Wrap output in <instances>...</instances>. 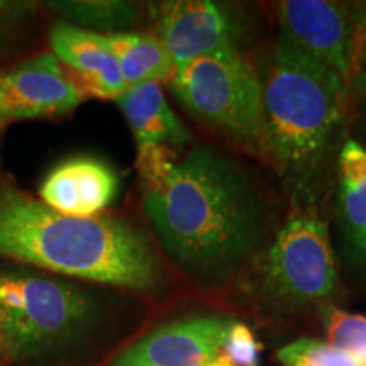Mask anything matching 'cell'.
<instances>
[{"mask_svg": "<svg viewBox=\"0 0 366 366\" xmlns=\"http://www.w3.org/2000/svg\"><path fill=\"white\" fill-rule=\"evenodd\" d=\"M234 320L200 315L154 329L114 361V366H207L222 355Z\"/></svg>", "mask_w": 366, "mask_h": 366, "instance_id": "obj_9", "label": "cell"}, {"mask_svg": "<svg viewBox=\"0 0 366 366\" xmlns=\"http://www.w3.org/2000/svg\"><path fill=\"white\" fill-rule=\"evenodd\" d=\"M178 162H180V158L170 146H137L136 168L139 173L141 183H143V190L153 189V187L162 185L164 180H168Z\"/></svg>", "mask_w": 366, "mask_h": 366, "instance_id": "obj_19", "label": "cell"}, {"mask_svg": "<svg viewBox=\"0 0 366 366\" xmlns=\"http://www.w3.org/2000/svg\"><path fill=\"white\" fill-rule=\"evenodd\" d=\"M46 7L56 12L61 22L105 36L129 33L136 26V11L121 0H56Z\"/></svg>", "mask_w": 366, "mask_h": 366, "instance_id": "obj_16", "label": "cell"}, {"mask_svg": "<svg viewBox=\"0 0 366 366\" xmlns=\"http://www.w3.org/2000/svg\"><path fill=\"white\" fill-rule=\"evenodd\" d=\"M340 214L355 254L366 264V148L350 139L340 162Z\"/></svg>", "mask_w": 366, "mask_h": 366, "instance_id": "obj_14", "label": "cell"}, {"mask_svg": "<svg viewBox=\"0 0 366 366\" xmlns=\"http://www.w3.org/2000/svg\"><path fill=\"white\" fill-rule=\"evenodd\" d=\"M137 146L187 144L190 132L178 121L159 84L129 86L116 99Z\"/></svg>", "mask_w": 366, "mask_h": 366, "instance_id": "obj_13", "label": "cell"}, {"mask_svg": "<svg viewBox=\"0 0 366 366\" xmlns=\"http://www.w3.org/2000/svg\"><path fill=\"white\" fill-rule=\"evenodd\" d=\"M4 363H6V358H4L2 350H0V366H4Z\"/></svg>", "mask_w": 366, "mask_h": 366, "instance_id": "obj_23", "label": "cell"}, {"mask_svg": "<svg viewBox=\"0 0 366 366\" xmlns=\"http://www.w3.org/2000/svg\"><path fill=\"white\" fill-rule=\"evenodd\" d=\"M116 54L126 89L141 84H162L175 73L170 54L157 36L121 33L107 36Z\"/></svg>", "mask_w": 366, "mask_h": 366, "instance_id": "obj_15", "label": "cell"}, {"mask_svg": "<svg viewBox=\"0 0 366 366\" xmlns=\"http://www.w3.org/2000/svg\"><path fill=\"white\" fill-rule=\"evenodd\" d=\"M262 274L269 294L290 304L332 295L337 269L326 224L315 216L292 219L264 256Z\"/></svg>", "mask_w": 366, "mask_h": 366, "instance_id": "obj_6", "label": "cell"}, {"mask_svg": "<svg viewBox=\"0 0 366 366\" xmlns=\"http://www.w3.org/2000/svg\"><path fill=\"white\" fill-rule=\"evenodd\" d=\"M0 258L131 290H149L159 280L157 254L129 222L65 216L6 183L0 185Z\"/></svg>", "mask_w": 366, "mask_h": 366, "instance_id": "obj_2", "label": "cell"}, {"mask_svg": "<svg viewBox=\"0 0 366 366\" xmlns=\"http://www.w3.org/2000/svg\"><path fill=\"white\" fill-rule=\"evenodd\" d=\"M117 177L107 163L79 157L59 163L39 187L41 202L65 216L94 217L114 202Z\"/></svg>", "mask_w": 366, "mask_h": 366, "instance_id": "obj_11", "label": "cell"}, {"mask_svg": "<svg viewBox=\"0 0 366 366\" xmlns=\"http://www.w3.org/2000/svg\"><path fill=\"white\" fill-rule=\"evenodd\" d=\"M85 99L53 53H41L0 73V122L65 116Z\"/></svg>", "mask_w": 366, "mask_h": 366, "instance_id": "obj_7", "label": "cell"}, {"mask_svg": "<svg viewBox=\"0 0 366 366\" xmlns=\"http://www.w3.org/2000/svg\"><path fill=\"white\" fill-rule=\"evenodd\" d=\"M282 38L347 80L356 54V22L324 0H287L278 7Z\"/></svg>", "mask_w": 366, "mask_h": 366, "instance_id": "obj_8", "label": "cell"}, {"mask_svg": "<svg viewBox=\"0 0 366 366\" xmlns=\"http://www.w3.org/2000/svg\"><path fill=\"white\" fill-rule=\"evenodd\" d=\"M327 345L353 355L356 360L366 351V317L345 310L327 307L324 310Z\"/></svg>", "mask_w": 366, "mask_h": 366, "instance_id": "obj_18", "label": "cell"}, {"mask_svg": "<svg viewBox=\"0 0 366 366\" xmlns=\"http://www.w3.org/2000/svg\"><path fill=\"white\" fill-rule=\"evenodd\" d=\"M259 80L263 148L285 175H312L345 117L346 80L283 38Z\"/></svg>", "mask_w": 366, "mask_h": 366, "instance_id": "obj_3", "label": "cell"}, {"mask_svg": "<svg viewBox=\"0 0 366 366\" xmlns=\"http://www.w3.org/2000/svg\"><path fill=\"white\" fill-rule=\"evenodd\" d=\"M365 90H366V76H365Z\"/></svg>", "mask_w": 366, "mask_h": 366, "instance_id": "obj_25", "label": "cell"}, {"mask_svg": "<svg viewBox=\"0 0 366 366\" xmlns=\"http://www.w3.org/2000/svg\"><path fill=\"white\" fill-rule=\"evenodd\" d=\"M283 366H361L353 355L319 340H297L277 353Z\"/></svg>", "mask_w": 366, "mask_h": 366, "instance_id": "obj_17", "label": "cell"}, {"mask_svg": "<svg viewBox=\"0 0 366 366\" xmlns=\"http://www.w3.org/2000/svg\"><path fill=\"white\" fill-rule=\"evenodd\" d=\"M49 44L58 61L76 73L84 94L112 100L124 94L126 84L105 34L58 22L49 34Z\"/></svg>", "mask_w": 366, "mask_h": 366, "instance_id": "obj_12", "label": "cell"}, {"mask_svg": "<svg viewBox=\"0 0 366 366\" xmlns=\"http://www.w3.org/2000/svg\"><path fill=\"white\" fill-rule=\"evenodd\" d=\"M38 4L26 0H0V44L29 21Z\"/></svg>", "mask_w": 366, "mask_h": 366, "instance_id": "obj_21", "label": "cell"}, {"mask_svg": "<svg viewBox=\"0 0 366 366\" xmlns=\"http://www.w3.org/2000/svg\"><path fill=\"white\" fill-rule=\"evenodd\" d=\"M175 97L192 116L239 143L263 146L262 80L236 48L178 66Z\"/></svg>", "mask_w": 366, "mask_h": 366, "instance_id": "obj_5", "label": "cell"}, {"mask_svg": "<svg viewBox=\"0 0 366 366\" xmlns=\"http://www.w3.org/2000/svg\"><path fill=\"white\" fill-rule=\"evenodd\" d=\"M207 366H236V365H232V363H231V360H229L227 356L222 353V355H219L217 358L214 360L212 363H209Z\"/></svg>", "mask_w": 366, "mask_h": 366, "instance_id": "obj_22", "label": "cell"}, {"mask_svg": "<svg viewBox=\"0 0 366 366\" xmlns=\"http://www.w3.org/2000/svg\"><path fill=\"white\" fill-rule=\"evenodd\" d=\"M4 129H6V126H4V124H2V122H0V132H2Z\"/></svg>", "mask_w": 366, "mask_h": 366, "instance_id": "obj_24", "label": "cell"}, {"mask_svg": "<svg viewBox=\"0 0 366 366\" xmlns=\"http://www.w3.org/2000/svg\"><path fill=\"white\" fill-rule=\"evenodd\" d=\"M157 38L178 66L236 48L227 16L209 0L164 2L157 9Z\"/></svg>", "mask_w": 366, "mask_h": 366, "instance_id": "obj_10", "label": "cell"}, {"mask_svg": "<svg viewBox=\"0 0 366 366\" xmlns=\"http://www.w3.org/2000/svg\"><path fill=\"white\" fill-rule=\"evenodd\" d=\"M90 297L48 274L0 269V350L6 361H27L66 345L89 326Z\"/></svg>", "mask_w": 366, "mask_h": 366, "instance_id": "obj_4", "label": "cell"}, {"mask_svg": "<svg viewBox=\"0 0 366 366\" xmlns=\"http://www.w3.org/2000/svg\"><path fill=\"white\" fill-rule=\"evenodd\" d=\"M143 202L163 248L192 272H227L258 239L253 187L210 146L195 144L168 180L144 190Z\"/></svg>", "mask_w": 366, "mask_h": 366, "instance_id": "obj_1", "label": "cell"}, {"mask_svg": "<svg viewBox=\"0 0 366 366\" xmlns=\"http://www.w3.org/2000/svg\"><path fill=\"white\" fill-rule=\"evenodd\" d=\"M262 346L246 324L234 322L227 334L222 353L236 366H259Z\"/></svg>", "mask_w": 366, "mask_h": 366, "instance_id": "obj_20", "label": "cell"}]
</instances>
